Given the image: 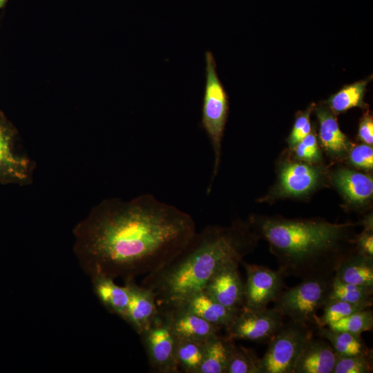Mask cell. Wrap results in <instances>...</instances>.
<instances>
[{"instance_id":"83f0119b","label":"cell","mask_w":373,"mask_h":373,"mask_svg":"<svg viewBox=\"0 0 373 373\" xmlns=\"http://www.w3.org/2000/svg\"><path fill=\"white\" fill-rule=\"evenodd\" d=\"M329 328L361 335L373 327V312L367 308L327 325Z\"/></svg>"},{"instance_id":"2e32d148","label":"cell","mask_w":373,"mask_h":373,"mask_svg":"<svg viewBox=\"0 0 373 373\" xmlns=\"http://www.w3.org/2000/svg\"><path fill=\"white\" fill-rule=\"evenodd\" d=\"M173 305H180L209 323L225 329L231 324L242 308L236 309L225 307L204 291H198Z\"/></svg>"},{"instance_id":"d6a6232c","label":"cell","mask_w":373,"mask_h":373,"mask_svg":"<svg viewBox=\"0 0 373 373\" xmlns=\"http://www.w3.org/2000/svg\"><path fill=\"white\" fill-rule=\"evenodd\" d=\"M355 249L359 253L373 258V231H363L356 235L354 239Z\"/></svg>"},{"instance_id":"5b68a950","label":"cell","mask_w":373,"mask_h":373,"mask_svg":"<svg viewBox=\"0 0 373 373\" xmlns=\"http://www.w3.org/2000/svg\"><path fill=\"white\" fill-rule=\"evenodd\" d=\"M333 277L303 280L283 290L274 301L273 308L290 320L316 325L317 312L327 300Z\"/></svg>"},{"instance_id":"d6986e66","label":"cell","mask_w":373,"mask_h":373,"mask_svg":"<svg viewBox=\"0 0 373 373\" xmlns=\"http://www.w3.org/2000/svg\"><path fill=\"white\" fill-rule=\"evenodd\" d=\"M90 278L93 291L103 306L124 319L129 300L127 286L117 285L113 278L103 275H95Z\"/></svg>"},{"instance_id":"ac0fdd59","label":"cell","mask_w":373,"mask_h":373,"mask_svg":"<svg viewBox=\"0 0 373 373\" xmlns=\"http://www.w3.org/2000/svg\"><path fill=\"white\" fill-rule=\"evenodd\" d=\"M314 109L319 123L318 137L322 146L333 157L344 156L350 151L351 142L341 131L334 113L323 105Z\"/></svg>"},{"instance_id":"836d02e7","label":"cell","mask_w":373,"mask_h":373,"mask_svg":"<svg viewBox=\"0 0 373 373\" xmlns=\"http://www.w3.org/2000/svg\"><path fill=\"white\" fill-rule=\"evenodd\" d=\"M358 137L366 144L372 145L373 144V119L372 116L368 113H365L361 119Z\"/></svg>"},{"instance_id":"f546056e","label":"cell","mask_w":373,"mask_h":373,"mask_svg":"<svg viewBox=\"0 0 373 373\" xmlns=\"http://www.w3.org/2000/svg\"><path fill=\"white\" fill-rule=\"evenodd\" d=\"M293 149L296 157L304 162L313 164L320 162L322 158L316 135L313 128Z\"/></svg>"},{"instance_id":"7402d4cb","label":"cell","mask_w":373,"mask_h":373,"mask_svg":"<svg viewBox=\"0 0 373 373\" xmlns=\"http://www.w3.org/2000/svg\"><path fill=\"white\" fill-rule=\"evenodd\" d=\"M319 337L327 340L339 356L372 354L361 335L334 330L327 326L318 328Z\"/></svg>"},{"instance_id":"4fadbf2b","label":"cell","mask_w":373,"mask_h":373,"mask_svg":"<svg viewBox=\"0 0 373 373\" xmlns=\"http://www.w3.org/2000/svg\"><path fill=\"white\" fill-rule=\"evenodd\" d=\"M129 300L124 321L139 335L152 324L159 309L154 294L149 289L138 285L135 280L125 282Z\"/></svg>"},{"instance_id":"5bb4252c","label":"cell","mask_w":373,"mask_h":373,"mask_svg":"<svg viewBox=\"0 0 373 373\" xmlns=\"http://www.w3.org/2000/svg\"><path fill=\"white\" fill-rule=\"evenodd\" d=\"M239 265H230L218 271L204 289L214 300L229 308H241L245 286L238 272Z\"/></svg>"},{"instance_id":"8992f818","label":"cell","mask_w":373,"mask_h":373,"mask_svg":"<svg viewBox=\"0 0 373 373\" xmlns=\"http://www.w3.org/2000/svg\"><path fill=\"white\" fill-rule=\"evenodd\" d=\"M310 325L289 319L268 341L260 361V373H294L297 360L313 337Z\"/></svg>"},{"instance_id":"1f68e13d","label":"cell","mask_w":373,"mask_h":373,"mask_svg":"<svg viewBox=\"0 0 373 373\" xmlns=\"http://www.w3.org/2000/svg\"><path fill=\"white\" fill-rule=\"evenodd\" d=\"M349 160L350 163L357 168L368 171L372 170V147L366 144L352 147L349 151Z\"/></svg>"},{"instance_id":"52a82bcc","label":"cell","mask_w":373,"mask_h":373,"mask_svg":"<svg viewBox=\"0 0 373 373\" xmlns=\"http://www.w3.org/2000/svg\"><path fill=\"white\" fill-rule=\"evenodd\" d=\"M34 169L35 164L21 146L17 131L0 112V182L28 185Z\"/></svg>"},{"instance_id":"cb8c5ba5","label":"cell","mask_w":373,"mask_h":373,"mask_svg":"<svg viewBox=\"0 0 373 373\" xmlns=\"http://www.w3.org/2000/svg\"><path fill=\"white\" fill-rule=\"evenodd\" d=\"M205 342L176 338L175 359L180 370L198 373L204 357Z\"/></svg>"},{"instance_id":"484cf974","label":"cell","mask_w":373,"mask_h":373,"mask_svg":"<svg viewBox=\"0 0 373 373\" xmlns=\"http://www.w3.org/2000/svg\"><path fill=\"white\" fill-rule=\"evenodd\" d=\"M371 302L352 303L341 300H327L323 307L322 316H318L316 327L327 326L355 312L370 308Z\"/></svg>"},{"instance_id":"d590c367","label":"cell","mask_w":373,"mask_h":373,"mask_svg":"<svg viewBox=\"0 0 373 373\" xmlns=\"http://www.w3.org/2000/svg\"><path fill=\"white\" fill-rule=\"evenodd\" d=\"M8 0H0V8L4 6Z\"/></svg>"},{"instance_id":"7a4b0ae2","label":"cell","mask_w":373,"mask_h":373,"mask_svg":"<svg viewBox=\"0 0 373 373\" xmlns=\"http://www.w3.org/2000/svg\"><path fill=\"white\" fill-rule=\"evenodd\" d=\"M260 238L248 221L208 225L195 232L186 247L160 269L146 275L142 285L154 294L158 307L181 302L203 291L221 269L239 265Z\"/></svg>"},{"instance_id":"e575fe53","label":"cell","mask_w":373,"mask_h":373,"mask_svg":"<svg viewBox=\"0 0 373 373\" xmlns=\"http://www.w3.org/2000/svg\"><path fill=\"white\" fill-rule=\"evenodd\" d=\"M361 224L363 227L364 229L373 231V219L372 214L366 216L362 220Z\"/></svg>"},{"instance_id":"8fae6325","label":"cell","mask_w":373,"mask_h":373,"mask_svg":"<svg viewBox=\"0 0 373 373\" xmlns=\"http://www.w3.org/2000/svg\"><path fill=\"white\" fill-rule=\"evenodd\" d=\"M320 168L304 162H287L279 169L278 178L268 198H299L309 195L322 180Z\"/></svg>"},{"instance_id":"7c38bea8","label":"cell","mask_w":373,"mask_h":373,"mask_svg":"<svg viewBox=\"0 0 373 373\" xmlns=\"http://www.w3.org/2000/svg\"><path fill=\"white\" fill-rule=\"evenodd\" d=\"M176 338L205 342L218 334L220 327L176 305L160 306Z\"/></svg>"},{"instance_id":"6da1fadb","label":"cell","mask_w":373,"mask_h":373,"mask_svg":"<svg viewBox=\"0 0 373 373\" xmlns=\"http://www.w3.org/2000/svg\"><path fill=\"white\" fill-rule=\"evenodd\" d=\"M196 232L193 218L144 193L111 198L94 206L73 229V251L90 277L124 282L153 273L173 260Z\"/></svg>"},{"instance_id":"e0dca14e","label":"cell","mask_w":373,"mask_h":373,"mask_svg":"<svg viewBox=\"0 0 373 373\" xmlns=\"http://www.w3.org/2000/svg\"><path fill=\"white\" fill-rule=\"evenodd\" d=\"M336 357L327 340L313 336L300 354L294 373H332Z\"/></svg>"},{"instance_id":"9a60e30c","label":"cell","mask_w":373,"mask_h":373,"mask_svg":"<svg viewBox=\"0 0 373 373\" xmlns=\"http://www.w3.org/2000/svg\"><path fill=\"white\" fill-rule=\"evenodd\" d=\"M332 180L343 197L353 207H363L372 198L373 180L365 173L342 168L333 173Z\"/></svg>"},{"instance_id":"ffe728a7","label":"cell","mask_w":373,"mask_h":373,"mask_svg":"<svg viewBox=\"0 0 373 373\" xmlns=\"http://www.w3.org/2000/svg\"><path fill=\"white\" fill-rule=\"evenodd\" d=\"M334 276L345 283L373 287V258L354 250L341 260Z\"/></svg>"},{"instance_id":"d4e9b609","label":"cell","mask_w":373,"mask_h":373,"mask_svg":"<svg viewBox=\"0 0 373 373\" xmlns=\"http://www.w3.org/2000/svg\"><path fill=\"white\" fill-rule=\"evenodd\" d=\"M372 296L373 287L345 283L334 276L327 301L341 300L352 303H373Z\"/></svg>"},{"instance_id":"ba28073f","label":"cell","mask_w":373,"mask_h":373,"mask_svg":"<svg viewBox=\"0 0 373 373\" xmlns=\"http://www.w3.org/2000/svg\"><path fill=\"white\" fill-rule=\"evenodd\" d=\"M151 369L159 373H178L176 338L168 320L159 310L151 326L140 335Z\"/></svg>"},{"instance_id":"9c48e42d","label":"cell","mask_w":373,"mask_h":373,"mask_svg":"<svg viewBox=\"0 0 373 373\" xmlns=\"http://www.w3.org/2000/svg\"><path fill=\"white\" fill-rule=\"evenodd\" d=\"M247 280L244 283V303L242 307L260 310L274 302L284 288L285 276L281 271L245 261Z\"/></svg>"},{"instance_id":"4dcf8cb0","label":"cell","mask_w":373,"mask_h":373,"mask_svg":"<svg viewBox=\"0 0 373 373\" xmlns=\"http://www.w3.org/2000/svg\"><path fill=\"white\" fill-rule=\"evenodd\" d=\"M314 107L315 104H312L305 111H300L296 115L294 126L287 138L290 148H294L311 132L312 128L309 119Z\"/></svg>"},{"instance_id":"30bf717a","label":"cell","mask_w":373,"mask_h":373,"mask_svg":"<svg viewBox=\"0 0 373 373\" xmlns=\"http://www.w3.org/2000/svg\"><path fill=\"white\" fill-rule=\"evenodd\" d=\"M283 316L276 309L251 310L242 307L225 329L232 340L268 342L283 323Z\"/></svg>"},{"instance_id":"44dd1931","label":"cell","mask_w":373,"mask_h":373,"mask_svg":"<svg viewBox=\"0 0 373 373\" xmlns=\"http://www.w3.org/2000/svg\"><path fill=\"white\" fill-rule=\"evenodd\" d=\"M234 344L233 340L218 334L208 339L198 373H225Z\"/></svg>"},{"instance_id":"4316f807","label":"cell","mask_w":373,"mask_h":373,"mask_svg":"<svg viewBox=\"0 0 373 373\" xmlns=\"http://www.w3.org/2000/svg\"><path fill=\"white\" fill-rule=\"evenodd\" d=\"M260 361L252 349L234 344L225 373H260Z\"/></svg>"},{"instance_id":"f1b7e54d","label":"cell","mask_w":373,"mask_h":373,"mask_svg":"<svg viewBox=\"0 0 373 373\" xmlns=\"http://www.w3.org/2000/svg\"><path fill=\"white\" fill-rule=\"evenodd\" d=\"M372 365V354L337 356L332 373H370Z\"/></svg>"},{"instance_id":"603a6c76","label":"cell","mask_w":373,"mask_h":373,"mask_svg":"<svg viewBox=\"0 0 373 373\" xmlns=\"http://www.w3.org/2000/svg\"><path fill=\"white\" fill-rule=\"evenodd\" d=\"M370 79L347 85L328 99L329 108L334 113L345 112L353 107H365L364 95Z\"/></svg>"},{"instance_id":"277c9868","label":"cell","mask_w":373,"mask_h":373,"mask_svg":"<svg viewBox=\"0 0 373 373\" xmlns=\"http://www.w3.org/2000/svg\"><path fill=\"white\" fill-rule=\"evenodd\" d=\"M204 59L205 85L200 125L209 138L213 151V167L207 189V193L209 194L220 165L222 142L229 113V98L218 76L216 60L211 51L205 52Z\"/></svg>"},{"instance_id":"3957f363","label":"cell","mask_w":373,"mask_h":373,"mask_svg":"<svg viewBox=\"0 0 373 373\" xmlns=\"http://www.w3.org/2000/svg\"><path fill=\"white\" fill-rule=\"evenodd\" d=\"M248 222L268 242L285 277H333L341 260L356 250V224L261 216H251Z\"/></svg>"}]
</instances>
